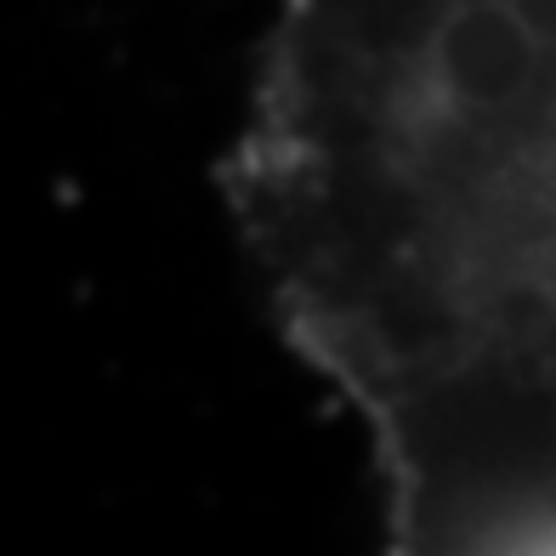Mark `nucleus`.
Instances as JSON below:
<instances>
[{
  "instance_id": "nucleus-1",
  "label": "nucleus",
  "mask_w": 556,
  "mask_h": 556,
  "mask_svg": "<svg viewBox=\"0 0 556 556\" xmlns=\"http://www.w3.org/2000/svg\"><path fill=\"white\" fill-rule=\"evenodd\" d=\"M233 222L364 438L556 307V0H278Z\"/></svg>"
}]
</instances>
